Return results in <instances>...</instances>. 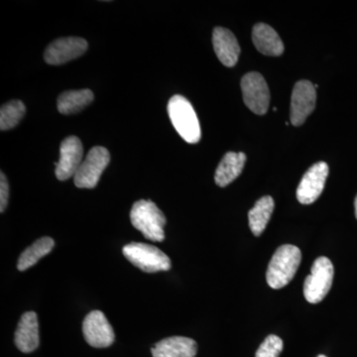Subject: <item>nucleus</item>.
Returning a JSON list of instances; mask_svg holds the SVG:
<instances>
[{
    "label": "nucleus",
    "instance_id": "f257e3e1",
    "mask_svg": "<svg viewBox=\"0 0 357 357\" xmlns=\"http://www.w3.org/2000/svg\"><path fill=\"white\" fill-rule=\"evenodd\" d=\"M302 253L297 246L285 244L275 251L266 273L268 285L278 290L288 285L300 266Z\"/></svg>",
    "mask_w": 357,
    "mask_h": 357
},
{
    "label": "nucleus",
    "instance_id": "f03ea898",
    "mask_svg": "<svg viewBox=\"0 0 357 357\" xmlns=\"http://www.w3.org/2000/svg\"><path fill=\"white\" fill-rule=\"evenodd\" d=\"M131 223L145 238L161 243L165 239L164 227L166 217L158 206L149 199H140L133 204L130 211Z\"/></svg>",
    "mask_w": 357,
    "mask_h": 357
},
{
    "label": "nucleus",
    "instance_id": "7ed1b4c3",
    "mask_svg": "<svg viewBox=\"0 0 357 357\" xmlns=\"http://www.w3.org/2000/svg\"><path fill=\"white\" fill-rule=\"evenodd\" d=\"M168 114L174 128L188 143L195 144L201 139V126L191 102L183 96H172L168 103Z\"/></svg>",
    "mask_w": 357,
    "mask_h": 357
},
{
    "label": "nucleus",
    "instance_id": "20e7f679",
    "mask_svg": "<svg viewBox=\"0 0 357 357\" xmlns=\"http://www.w3.org/2000/svg\"><path fill=\"white\" fill-rule=\"evenodd\" d=\"M122 252L129 262L146 273L168 271L172 266L168 255L150 244L131 243L124 246Z\"/></svg>",
    "mask_w": 357,
    "mask_h": 357
},
{
    "label": "nucleus",
    "instance_id": "39448f33",
    "mask_svg": "<svg viewBox=\"0 0 357 357\" xmlns=\"http://www.w3.org/2000/svg\"><path fill=\"white\" fill-rule=\"evenodd\" d=\"M335 269L328 258L319 257L312 264L311 274L304 284V296L311 304H318L325 299L333 285Z\"/></svg>",
    "mask_w": 357,
    "mask_h": 357
},
{
    "label": "nucleus",
    "instance_id": "423d86ee",
    "mask_svg": "<svg viewBox=\"0 0 357 357\" xmlns=\"http://www.w3.org/2000/svg\"><path fill=\"white\" fill-rule=\"evenodd\" d=\"M109 150L102 146H96L89 150L86 159L82 162L74 176V183L79 189H93L102 177L103 171L109 166Z\"/></svg>",
    "mask_w": 357,
    "mask_h": 357
},
{
    "label": "nucleus",
    "instance_id": "0eeeda50",
    "mask_svg": "<svg viewBox=\"0 0 357 357\" xmlns=\"http://www.w3.org/2000/svg\"><path fill=\"white\" fill-rule=\"evenodd\" d=\"M244 103L255 114H266L270 103V91L266 81L259 73H248L241 79Z\"/></svg>",
    "mask_w": 357,
    "mask_h": 357
},
{
    "label": "nucleus",
    "instance_id": "6e6552de",
    "mask_svg": "<svg viewBox=\"0 0 357 357\" xmlns=\"http://www.w3.org/2000/svg\"><path fill=\"white\" fill-rule=\"evenodd\" d=\"M88 47V42L79 37H66L55 40L45 50V62L54 66L65 64L84 55Z\"/></svg>",
    "mask_w": 357,
    "mask_h": 357
},
{
    "label": "nucleus",
    "instance_id": "1a4fd4ad",
    "mask_svg": "<svg viewBox=\"0 0 357 357\" xmlns=\"http://www.w3.org/2000/svg\"><path fill=\"white\" fill-rule=\"evenodd\" d=\"M83 333L84 340L91 347L105 349L114 344V328L100 311L89 312L84 319Z\"/></svg>",
    "mask_w": 357,
    "mask_h": 357
},
{
    "label": "nucleus",
    "instance_id": "9d476101",
    "mask_svg": "<svg viewBox=\"0 0 357 357\" xmlns=\"http://www.w3.org/2000/svg\"><path fill=\"white\" fill-rule=\"evenodd\" d=\"M317 91L310 81H300L295 84L291 98V123L300 126L316 107Z\"/></svg>",
    "mask_w": 357,
    "mask_h": 357
},
{
    "label": "nucleus",
    "instance_id": "9b49d317",
    "mask_svg": "<svg viewBox=\"0 0 357 357\" xmlns=\"http://www.w3.org/2000/svg\"><path fill=\"white\" fill-rule=\"evenodd\" d=\"M84 147L76 136H69L63 140L60 147V160L56 166V177L66 181L76 175L77 169L83 162Z\"/></svg>",
    "mask_w": 357,
    "mask_h": 357
},
{
    "label": "nucleus",
    "instance_id": "f8f14e48",
    "mask_svg": "<svg viewBox=\"0 0 357 357\" xmlns=\"http://www.w3.org/2000/svg\"><path fill=\"white\" fill-rule=\"evenodd\" d=\"M328 175V166L325 162L312 165L305 173L304 177L297 189V199L302 204L314 203L325 188L326 178Z\"/></svg>",
    "mask_w": 357,
    "mask_h": 357
},
{
    "label": "nucleus",
    "instance_id": "ddd939ff",
    "mask_svg": "<svg viewBox=\"0 0 357 357\" xmlns=\"http://www.w3.org/2000/svg\"><path fill=\"white\" fill-rule=\"evenodd\" d=\"M14 342L24 354H30L38 349L39 324L36 312H27L22 314L14 335Z\"/></svg>",
    "mask_w": 357,
    "mask_h": 357
},
{
    "label": "nucleus",
    "instance_id": "4468645a",
    "mask_svg": "<svg viewBox=\"0 0 357 357\" xmlns=\"http://www.w3.org/2000/svg\"><path fill=\"white\" fill-rule=\"evenodd\" d=\"M213 44L217 57L225 67L236 65L241 47L234 33L227 28L215 27L213 33Z\"/></svg>",
    "mask_w": 357,
    "mask_h": 357
},
{
    "label": "nucleus",
    "instance_id": "2eb2a0df",
    "mask_svg": "<svg viewBox=\"0 0 357 357\" xmlns=\"http://www.w3.org/2000/svg\"><path fill=\"white\" fill-rule=\"evenodd\" d=\"M197 351V342L185 337H167L151 349L153 357H195Z\"/></svg>",
    "mask_w": 357,
    "mask_h": 357
},
{
    "label": "nucleus",
    "instance_id": "dca6fc26",
    "mask_svg": "<svg viewBox=\"0 0 357 357\" xmlns=\"http://www.w3.org/2000/svg\"><path fill=\"white\" fill-rule=\"evenodd\" d=\"M252 40L256 49L266 56H280L284 52V44L278 33L271 26L258 23L252 30Z\"/></svg>",
    "mask_w": 357,
    "mask_h": 357
},
{
    "label": "nucleus",
    "instance_id": "f3484780",
    "mask_svg": "<svg viewBox=\"0 0 357 357\" xmlns=\"http://www.w3.org/2000/svg\"><path fill=\"white\" fill-rule=\"evenodd\" d=\"M246 155L241 152H227L223 156L217 171H215V181L218 187L225 188L243 173L245 165Z\"/></svg>",
    "mask_w": 357,
    "mask_h": 357
},
{
    "label": "nucleus",
    "instance_id": "a211bd4d",
    "mask_svg": "<svg viewBox=\"0 0 357 357\" xmlns=\"http://www.w3.org/2000/svg\"><path fill=\"white\" fill-rule=\"evenodd\" d=\"M274 199L272 197L264 196L258 199L248 213L249 227L255 236H260L266 229L268 222L274 211Z\"/></svg>",
    "mask_w": 357,
    "mask_h": 357
},
{
    "label": "nucleus",
    "instance_id": "6ab92c4d",
    "mask_svg": "<svg viewBox=\"0 0 357 357\" xmlns=\"http://www.w3.org/2000/svg\"><path fill=\"white\" fill-rule=\"evenodd\" d=\"M93 91L88 89L65 91L58 98L59 112L65 115L77 114L93 102Z\"/></svg>",
    "mask_w": 357,
    "mask_h": 357
},
{
    "label": "nucleus",
    "instance_id": "aec40b11",
    "mask_svg": "<svg viewBox=\"0 0 357 357\" xmlns=\"http://www.w3.org/2000/svg\"><path fill=\"white\" fill-rule=\"evenodd\" d=\"M55 246V241L51 237H42L35 241L30 248L23 251L18 259L17 268L20 271H25L41 259L42 257L49 255Z\"/></svg>",
    "mask_w": 357,
    "mask_h": 357
},
{
    "label": "nucleus",
    "instance_id": "412c9836",
    "mask_svg": "<svg viewBox=\"0 0 357 357\" xmlns=\"http://www.w3.org/2000/svg\"><path fill=\"white\" fill-rule=\"evenodd\" d=\"M26 107L21 100H10L0 109V129L2 131L13 129L24 117Z\"/></svg>",
    "mask_w": 357,
    "mask_h": 357
},
{
    "label": "nucleus",
    "instance_id": "4be33fe9",
    "mask_svg": "<svg viewBox=\"0 0 357 357\" xmlns=\"http://www.w3.org/2000/svg\"><path fill=\"white\" fill-rule=\"evenodd\" d=\"M283 340L277 335H268L256 351L255 357H279L283 351Z\"/></svg>",
    "mask_w": 357,
    "mask_h": 357
},
{
    "label": "nucleus",
    "instance_id": "5701e85b",
    "mask_svg": "<svg viewBox=\"0 0 357 357\" xmlns=\"http://www.w3.org/2000/svg\"><path fill=\"white\" fill-rule=\"evenodd\" d=\"M9 185L3 172L0 174V211L4 213L8 204Z\"/></svg>",
    "mask_w": 357,
    "mask_h": 357
},
{
    "label": "nucleus",
    "instance_id": "b1692460",
    "mask_svg": "<svg viewBox=\"0 0 357 357\" xmlns=\"http://www.w3.org/2000/svg\"><path fill=\"white\" fill-rule=\"evenodd\" d=\"M354 206H356V217L357 218V196L356 198V201H354Z\"/></svg>",
    "mask_w": 357,
    "mask_h": 357
},
{
    "label": "nucleus",
    "instance_id": "393cba45",
    "mask_svg": "<svg viewBox=\"0 0 357 357\" xmlns=\"http://www.w3.org/2000/svg\"><path fill=\"white\" fill-rule=\"evenodd\" d=\"M318 357H326V356H323V354H321V356H319Z\"/></svg>",
    "mask_w": 357,
    "mask_h": 357
}]
</instances>
